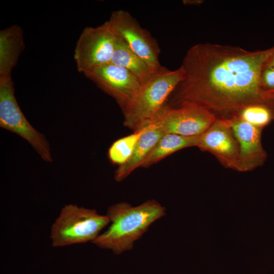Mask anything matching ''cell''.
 Returning <instances> with one entry per match:
<instances>
[{
	"label": "cell",
	"mask_w": 274,
	"mask_h": 274,
	"mask_svg": "<svg viewBox=\"0 0 274 274\" xmlns=\"http://www.w3.org/2000/svg\"><path fill=\"white\" fill-rule=\"evenodd\" d=\"M274 56V46L249 51L238 46L201 43L187 51L182 80L169 97L170 107L196 105L215 115H238L252 106L269 109L274 116V91L262 75Z\"/></svg>",
	"instance_id": "obj_1"
},
{
	"label": "cell",
	"mask_w": 274,
	"mask_h": 274,
	"mask_svg": "<svg viewBox=\"0 0 274 274\" xmlns=\"http://www.w3.org/2000/svg\"><path fill=\"white\" fill-rule=\"evenodd\" d=\"M165 209L154 200L137 207L126 202L114 204L108 209L107 216L111 222L109 228L91 243L119 254L131 249L154 221L165 214Z\"/></svg>",
	"instance_id": "obj_2"
},
{
	"label": "cell",
	"mask_w": 274,
	"mask_h": 274,
	"mask_svg": "<svg viewBox=\"0 0 274 274\" xmlns=\"http://www.w3.org/2000/svg\"><path fill=\"white\" fill-rule=\"evenodd\" d=\"M184 76L183 68L171 71L164 67L142 87L124 114V125L134 131L150 125Z\"/></svg>",
	"instance_id": "obj_3"
},
{
	"label": "cell",
	"mask_w": 274,
	"mask_h": 274,
	"mask_svg": "<svg viewBox=\"0 0 274 274\" xmlns=\"http://www.w3.org/2000/svg\"><path fill=\"white\" fill-rule=\"evenodd\" d=\"M110 220L95 210L69 204L64 206L52 224L50 238L54 247L92 242Z\"/></svg>",
	"instance_id": "obj_4"
},
{
	"label": "cell",
	"mask_w": 274,
	"mask_h": 274,
	"mask_svg": "<svg viewBox=\"0 0 274 274\" xmlns=\"http://www.w3.org/2000/svg\"><path fill=\"white\" fill-rule=\"evenodd\" d=\"M0 126L26 141L45 161H52L48 141L29 123L17 102L11 76L0 77Z\"/></svg>",
	"instance_id": "obj_5"
},
{
	"label": "cell",
	"mask_w": 274,
	"mask_h": 274,
	"mask_svg": "<svg viewBox=\"0 0 274 274\" xmlns=\"http://www.w3.org/2000/svg\"><path fill=\"white\" fill-rule=\"evenodd\" d=\"M108 22L114 34L148 64L154 74L163 67L159 61L160 49L157 41L129 12L114 11Z\"/></svg>",
	"instance_id": "obj_6"
},
{
	"label": "cell",
	"mask_w": 274,
	"mask_h": 274,
	"mask_svg": "<svg viewBox=\"0 0 274 274\" xmlns=\"http://www.w3.org/2000/svg\"><path fill=\"white\" fill-rule=\"evenodd\" d=\"M116 36L108 21L95 27H86L77 42L74 54L78 71L82 74L111 63Z\"/></svg>",
	"instance_id": "obj_7"
},
{
	"label": "cell",
	"mask_w": 274,
	"mask_h": 274,
	"mask_svg": "<svg viewBox=\"0 0 274 274\" xmlns=\"http://www.w3.org/2000/svg\"><path fill=\"white\" fill-rule=\"evenodd\" d=\"M216 119L213 113L200 106L170 107L165 104L151 124L165 133L194 136L202 134Z\"/></svg>",
	"instance_id": "obj_8"
},
{
	"label": "cell",
	"mask_w": 274,
	"mask_h": 274,
	"mask_svg": "<svg viewBox=\"0 0 274 274\" xmlns=\"http://www.w3.org/2000/svg\"><path fill=\"white\" fill-rule=\"evenodd\" d=\"M83 74L112 96L123 114L129 109L142 86L130 72L112 63L94 68Z\"/></svg>",
	"instance_id": "obj_9"
},
{
	"label": "cell",
	"mask_w": 274,
	"mask_h": 274,
	"mask_svg": "<svg viewBox=\"0 0 274 274\" xmlns=\"http://www.w3.org/2000/svg\"><path fill=\"white\" fill-rule=\"evenodd\" d=\"M196 147L214 154L226 167L240 171L239 145L227 118H217L200 135Z\"/></svg>",
	"instance_id": "obj_10"
},
{
	"label": "cell",
	"mask_w": 274,
	"mask_h": 274,
	"mask_svg": "<svg viewBox=\"0 0 274 274\" xmlns=\"http://www.w3.org/2000/svg\"><path fill=\"white\" fill-rule=\"evenodd\" d=\"M227 118L239 145L240 171L262 164L265 153L261 143V128L244 120L238 114Z\"/></svg>",
	"instance_id": "obj_11"
},
{
	"label": "cell",
	"mask_w": 274,
	"mask_h": 274,
	"mask_svg": "<svg viewBox=\"0 0 274 274\" xmlns=\"http://www.w3.org/2000/svg\"><path fill=\"white\" fill-rule=\"evenodd\" d=\"M164 133L154 124L147 126L130 158L125 163L118 166L115 173V180L117 182L122 181L136 168L141 167L149 154Z\"/></svg>",
	"instance_id": "obj_12"
},
{
	"label": "cell",
	"mask_w": 274,
	"mask_h": 274,
	"mask_svg": "<svg viewBox=\"0 0 274 274\" xmlns=\"http://www.w3.org/2000/svg\"><path fill=\"white\" fill-rule=\"evenodd\" d=\"M24 48L22 28L13 25L0 31V77L11 76Z\"/></svg>",
	"instance_id": "obj_13"
},
{
	"label": "cell",
	"mask_w": 274,
	"mask_h": 274,
	"mask_svg": "<svg viewBox=\"0 0 274 274\" xmlns=\"http://www.w3.org/2000/svg\"><path fill=\"white\" fill-rule=\"evenodd\" d=\"M111 63L130 72L142 85L148 82L154 75L148 64L116 36Z\"/></svg>",
	"instance_id": "obj_14"
},
{
	"label": "cell",
	"mask_w": 274,
	"mask_h": 274,
	"mask_svg": "<svg viewBox=\"0 0 274 274\" xmlns=\"http://www.w3.org/2000/svg\"><path fill=\"white\" fill-rule=\"evenodd\" d=\"M200 135L185 136L164 133L149 154L141 167H149L176 151L187 147L196 146Z\"/></svg>",
	"instance_id": "obj_15"
},
{
	"label": "cell",
	"mask_w": 274,
	"mask_h": 274,
	"mask_svg": "<svg viewBox=\"0 0 274 274\" xmlns=\"http://www.w3.org/2000/svg\"><path fill=\"white\" fill-rule=\"evenodd\" d=\"M146 127L115 141L108 150L110 161L119 166L125 163L131 156L136 145Z\"/></svg>",
	"instance_id": "obj_16"
},
{
	"label": "cell",
	"mask_w": 274,
	"mask_h": 274,
	"mask_svg": "<svg viewBox=\"0 0 274 274\" xmlns=\"http://www.w3.org/2000/svg\"><path fill=\"white\" fill-rule=\"evenodd\" d=\"M248 123L261 128L268 124L274 118L272 112L262 106H252L243 110L238 114Z\"/></svg>",
	"instance_id": "obj_17"
},
{
	"label": "cell",
	"mask_w": 274,
	"mask_h": 274,
	"mask_svg": "<svg viewBox=\"0 0 274 274\" xmlns=\"http://www.w3.org/2000/svg\"><path fill=\"white\" fill-rule=\"evenodd\" d=\"M264 86L268 91H274V71L266 67L262 75Z\"/></svg>",
	"instance_id": "obj_18"
},
{
	"label": "cell",
	"mask_w": 274,
	"mask_h": 274,
	"mask_svg": "<svg viewBox=\"0 0 274 274\" xmlns=\"http://www.w3.org/2000/svg\"><path fill=\"white\" fill-rule=\"evenodd\" d=\"M182 2L185 5H199L203 1L202 0H184Z\"/></svg>",
	"instance_id": "obj_19"
},
{
	"label": "cell",
	"mask_w": 274,
	"mask_h": 274,
	"mask_svg": "<svg viewBox=\"0 0 274 274\" xmlns=\"http://www.w3.org/2000/svg\"><path fill=\"white\" fill-rule=\"evenodd\" d=\"M267 67L273 70L274 71V56L269 61L267 65Z\"/></svg>",
	"instance_id": "obj_20"
}]
</instances>
